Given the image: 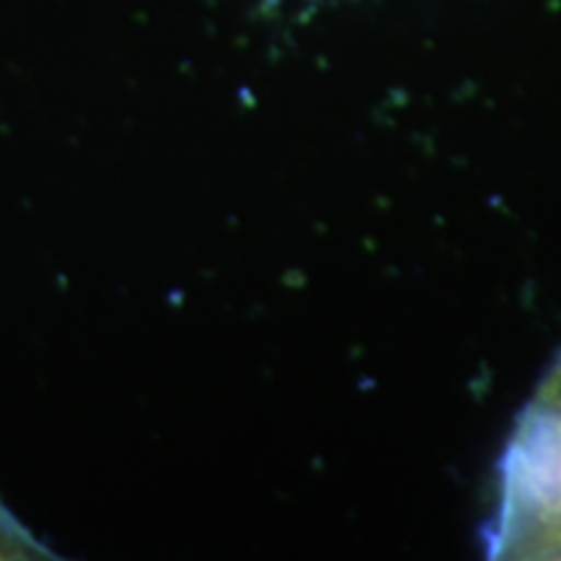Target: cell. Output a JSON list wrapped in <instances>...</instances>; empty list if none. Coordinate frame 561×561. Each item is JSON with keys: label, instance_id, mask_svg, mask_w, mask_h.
<instances>
[{"label": "cell", "instance_id": "1", "mask_svg": "<svg viewBox=\"0 0 561 561\" xmlns=\"http://www.w3.org/2000/svg\"><path fill=\"white\" fill-rule=\"evenodd\" d=\"M486 549L491 559H561V354L507 442Z\"/></svg>", "mask_w": 561, "mask_h": 561}, {"label": "cell", "instance_id": "2", "mask_svg": "<svg viewBox=\"0 0 561 561\" xmlns=\"http://www.w3.org/2000/svg\"><path fill=\"white\" fill-rule=\"evenodd\" d=\"M37 538L0 504V561L9 559H50Z\"/></svg>", "mask_w": 561, "mask_h": 561}]
</instances>
